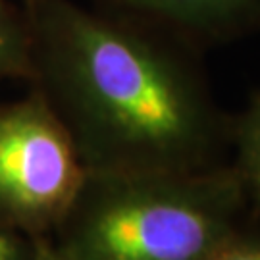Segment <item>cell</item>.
<instances>
[{
	"mask_svg": "<svg viewBox=\"0 0 260 260\" xmlns=\"http://www.w3.org/2000/svg\"><path fill=\"white\" fill-rule=\"evenodd\" d=\"M33 89L66 125L87 172H199L230 162L232 116L201 52L121 14L21 0Z\"/></svg>",
	"mask_w": 260,
	"mask_h": 260,
	"instance_id": "cell-1",
	"label": "cell"
},
{
	"mask_svg": "<svg viewBox=\"0 0 260 260\" xmlns=\"http://www.w3.org/2000/svg\"><path fill=\"white\" fill-rule=\"evenodd\" d=\"M252 218L230 162L199 172H87L52 243L70 260H210Z\"/></svg>",
	"mask_w": 260,
	"mask_h": 260,
	"instance_id": "cell-2",
	"label": "cell"
},
{
	"mask_svg": "<svg viewBox=\"0 0 260 260\" xmlns=\"http://www.w3.org/2000/svg\"><path fill=\"white\" fill-rule=\"evenodd\" d=\"M87 170L66 125L37 89L0 104V220L29 237L52 235Z\"/></svg>",
	"mask_w": 260,
	"mask_h": 260,
	"instance_id": "cell-3",
	"label": "cell"
},
{
	"mask_svg": "<svg viewBox=\"0 0 260 260\" xmlns=\"http://www.w3.org/2000/svg\"><path fill=\"white\" fill-rule=\"evenodd\" d=\"M116 14L137 19L197 52L260 37V0H108Z\"/></svg>",
	"mask_w": 260,
	"mask_h": 260,
	"instance_id": "cell-4",
	"label": "cell"
},
{
	"mask_svg": "<svg viewBox=\"0 0 260 260\" xmlns=\"http://www.w3.org/2000/svg\"><path fill=\"white\" fill-rule=\"evenodd\" d=\"M230 164L241 179L254 216H260V93L232 116Z\"/></svg>",
	"mask_w": 260,
	"mask_h": 260,
	"instance_id": "cell-5",
	"label": "cell"
},
{
	"mask_svg": "<svg viewBox=\"0 0 260 260\" xmlns=\"http://www.w3.org/2000/svg\"><path fill=\"white\" fill-rule=\"evenodd\" d=\"M31 33L21 6L0 0V79H31Z\"/></svg>",
	"mask_w": 260,
	"mask_h": 260,
	"instance_id": "cell-6",
	"label": "cell"
},
{
	"mask_svg": "<svg viewBox=\"0 0 260 260\" xmlns=\"http://www.w3.org/2000/svg\"><path fill=\"white\" fill-rule=\"evenodd\" d=\"M210 260H260V223L249 220L222 243Z\"/></svg>",
	"mask_w": 260,
	"mask_h": 260,
	"instance_id": "cell-7",
	"label": "cell"
},
{
	"mask_svg": "<svg viewBox=\"0 0 260 260\" xmlns=\"http://www.w3.org/2000/svg\"><path fill=\"white\" fill-rule=\"evenodd\" d=\"M31 237L0 220V260H31Z\"/></svg>",
	"mask_w": 260,
	"mask_h": 260,
	"instance_id": "cell-8",
	"label": "cell"
},
{
	"mask_svg": "<svg viewBox=\"0 0 260 260\" xmlns=\"http://www.w3.org/2000/svg\"><path fill=\"white\" fill-rule=\"evenodd\" d=\"M31 241H33L31 260H70L56 249L50 235H37V237H31Z\"/></svg>",
	"mask_w": 260,
	"mask_h": 260,
	"instance_id": "cell-9",
	"label": "cell"
}]
</instances>
